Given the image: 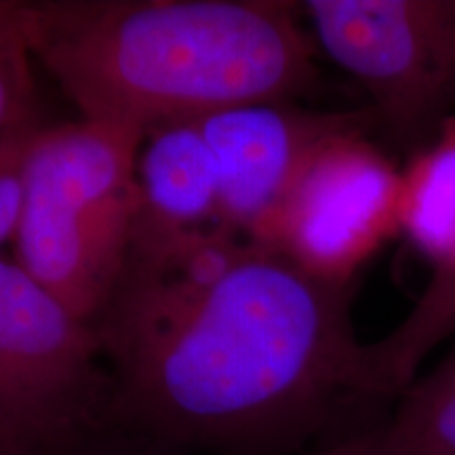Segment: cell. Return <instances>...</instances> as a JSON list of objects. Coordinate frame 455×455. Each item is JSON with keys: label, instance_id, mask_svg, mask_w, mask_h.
Masks as SVG:
<instances>
[{"label": "cell", "instance_id": "10", "mask_svg": "<svg viewBox=\"0 0 455 455\" xmlns=\"http://www.w3.org/2000/svg\"><path fill=\"white\" fill-rule=\"evenodd\" d=\"M378 455H455V346L398 396L379 426Z\"/></svg>", "mask_w": 455, "mask_h": 455}, {"label": "cell", "instance_id": "3", "mask_svg": "<svg viewBox=\"0 0 455 455\" xmlns=\"http://www.w3.org/2000/svg\"><path fill=\"white\" fill-rule=\"evenodd\" d=\"M141 140L83 118L44 123L26 161L15 261L91 327L129 259Z\"/></svg>", "mask_w": 455, "mask_h": 455}, {"label": "cell", "instance_id": "8", "mask_svg": "<svg viewBox=\"0 0 455 455\" xmlns=\"http://www.w3.org/2000/svg\"><path fill=\"white\" fill-rule=\"evenodd\" d=\"M403 173L401 232L430 266L418 306L384 339L375 341L379 373L395 396L418 378L435 346L455 333V118L413 152Z\"/></svg>", "mask_w": 455, "mask_h": 455}, {"label": "cell", "instance_id": "2", "mask_svg": "<svg viewBox=\"0 0 455 455\" xmlns=\"http://www.w3.org/2000/svg\"><path fill=\"white\" fill-rule=\"evenodd\" d=\"M281 0H21L34 60L89 123L144 138L230 106L291 101L315 44Z\"/></svg>", "mask_w": 455, "mask_h": 455}, {"label": "cell", "instance_id": "13", "mask_svg": "<svg viewBox=\"0 0 455 455\" xmlns=\"http://www.w3.org/2000/svg\"><path fill=\"white\" fill-rule=\"evenodd\" d=\"M68 455H184L140 432L114 426Z\"/></svg>", "mask_w": 455, "mask_h": 455}, {"label": "cell", "instance_id": "1", "mask_svg": "<svg viewBox=\"0 0 455 455\" xmlns=\"http://www.w3.org/2000/svg\"><path fill=\"white\" fill-rule=\"evenodd\" d=\"M93 329L116 424L184 455H291L390 396L352 284L261 244L201 295H114Z\"/></svg>", "mask_w": 455, "mask_h": 455}, {"label": "cell", "instance_id": "15", "mask_svg": "<svg viewBox=\"0 0 455 455\" xmlns=\"http://www.w3.org/2000/svg\"><path fill=\"white\" fill-rule=\"evenodd\" d=\"M9 9V0H0V20H3V15L7 13Z\"/></svg>", "mask_w": 455, "mask_h": 455}, {"label": "cell", "instance_id": "12", "mask_svg": "<svg viewBox=\"0 0 455 455\" xmlns=\"http://www.w3.org/2000/svg\"><path fill=\"white\" fill-rule=\"evenodd\" d=\"M43 121L0 135V244L13 241L24 203L26 161Z\"/></svg>", "mask_w": 455, "mask_h": 455}, {"label": "cell", "instance_id": "7", "mask_svg": "<svg viewBox=\"0 0 455 455\" xmlns=\"http://www.w3.org/2000/svg\"><path fill=\"white\" fill-rule=\"evenodd\" d=\"M220 178V224L268 247L284 203L315 155L348 131L378 124L369 112H312L291 101L230 106L198 118Z\"/></svg>", "mask_w": 455, "mask_h": 455}, {"label": "cell", "instance_id": "14", "mask_svg": "<svg viewBox=\"0 0 455 455\" xmlns=\"http://www.w3.org/2000/svg\"><path fill=\"white\" fill-rule=\"evenodd\" d=\"M378 432L379 426H375V428L363 432V435L350 436V439L321 447L306 455H378Z\"/></svg>", "mask_w": 455, "mask_h": 455}, {"label": "cell", "instance_id": "4", "mask_svg": "<svg viewBox=\"0 0 455 455\" xmlns=\"http://www.w3.org/2000/svg\"><path fill=\"white\" fill-rule=\"evenodd\" d=\"M114 426V382L95 329L0 258V445L68 455Z\"/></svg>", "mask_w": 455, "mask_h": 455}, {"label": "cell", "instance_id": "16", "mask_svg": "<svg viewBox=\"0 0 455 455\" xmlns=\"http://www.w3.org/2000/svg\"><path fill=\"white\" fill-rule=\"evenodd\" d=\"M0 455H21V453H17V451H13V449H7V447L0 445Z\"/></svg>", "mask_w": 455, "mask_h": 455}, {"label": "cell", "instance_id": "11", "mask_svg": "<svg viewBox=\"0 0 455 455\" xmlns=\"http://www.w3.org/2000/svg\"><path fill=\"white\" fill-rule=\"evenodd\" d=\"M32 60L21 28V0H9L7 13L0 20V135L43 121Z\"/></svg>", "mask_w": 455, "mask_h": 455}, {"label": "cell", "instance_id": "9", "mask_svg": "<svg viewBox=\"0 0 455 455\" xmlns=\"http://www.w3.org/2000/svg\"><path fill=\"white\" fill-rule=\"evenodd\" d=\"M138 213L131 249L220 224V178L198 118L150 129L135 161Z\"/></svg>", "mask_w": 455, "mask_h": 455}, {"label": "cell", "instance_id": "6", "mask_svg": "<svg viewBox=\"0 0 455 455\" xmlns=\"http://www.w3.org/2000/svg\"><path fill=\"white\" fill-rule=\"evenodd\" d=\"M365 133L335 135L316 152L268 244L329 283L352 284L379 247L401 232L403 173Z\"/></svg>", "mask_w": 455, "mask_h": 455}, {"label": "cell", "instance_id": "5", "mask_svg": "<svg viewBox=\"0 0 455 455\" xmlns=\"http://www.w3.org/2000/svg\"><path fill=\"white\" fill-rule=\"evenodd\" d=\"M318 47L371 100L378 124L418 152L455 108V0H310Z\"/></svg>", "mask_w": 455, "mask_h": 455}]
</instances>
